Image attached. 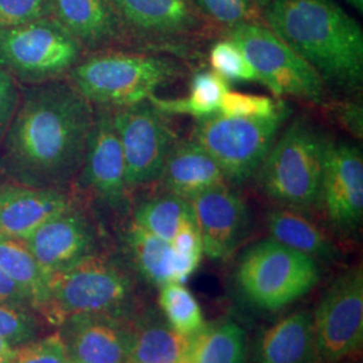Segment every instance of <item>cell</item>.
I'll return each mask as SVG.
<instances>
[{"mask_svg": "<svg viewBox=\"0 0 363 363\" xmlns=\"http://www.w3.org/2000/svg\"><path fill=\"white\" fill-rule=\"evenodd\" d=\"M94 115L73 86L46 84L27 91L3 139V163L30 187L55 189L82 169Z\"/></svg>", "mask_w": 363, "mask_h": 363, "instance_id": "obj_1", "label": "cell"}, {"mask_svg": "<svg viewBox=\"0 0 363 363\" xmlns=\"http://www.w3.org/2000/svg\"><path fill=\"white\" fill-rule=\"evenodd\" d=\"M261 21L325 84L346 91L362 88V27L335 0H272Z\"/></svg>", "mask_w": 363, "mask_h": 363, "instance_id": "obj_2", "label": "cell"}, {"mask_svg": "<svg viewBox=\"0 0 363 363\" xmlns=\"http://www.w3.org/2000/svg\"><path fill=\"white\" fill-rule=\"evenodd\" d=\"M328 138L306 118L283 130L253 177L259 191L279 206L308 211L318 208Z\"/></svg>", "mask_w": 363, "mask_h": 363, "instance_id": "obj_3", "label": "cell"}, {"mask_svg": "<svg viewBox=\"0 0 363 363\" xmlns=\"http://www.w3.org/2000/svg\"><path fill=\"white\" fill-rule=\"evenodd\" d=\"M184 73L183 64L167 55L105 52L81 61L70 70V77L89 103L116 109L147 101Z\"/></svg>", "mask_w": 363, "mask_h": 363, "instance_id": "obj_4", "label": "cell"}, {"mask_svg": "<svg viewBox=\"0 0 363 363\" xmlns=\"http://www.w3.org/2000/svg\"><path fill=\"white\" fill-rule=\"evenodd\" d=\"M319 280L316 259L271 237L247 247L235 271L241 294L249 303L267 311L292 304L311 292Z\"/></svg>", "mask_w": 363, "mask_h": 363, "instance_id": "obj_5", "label": "cell"}, {"mask_svg": "<svg viewBox=\"0 0 363 363\" xmlns=\"http://www.w3.org/2000/svg\"><path fill=\"white\" fill-rule=\"evenodd\" d=\"M291 112L286 106L268 118L216 113L198 118L191 139L217 162L229 184L240 186L256 175Z\"/></svg>", "mask_w": 363, "mask_h": 363, "instance_id": "obj_6", "label": "cell"}, {"mask_svg": "<svg viewBox=\"0 0 363 363\" xmlns=\"http://www.w3.org/2000/svg\"><path fill=\"white\" fill-rule=\"evenodd\" d=\"M50 296L42 315L52 325H64L79 315L113 313L130 298L128 276L96 255L50 276Z\"/></svg>", "mask_w": 363, "mask_h": 363, "instance_id": "obj_7", "label": "cell"}, {"mask_svg": "<svg viewBox=\"0 0 363 363\" xmlns=\"http://www.w3.org/2000/svg\"><path fill=\"white\" fill-rule=\"evenodd\" d=\"M223 37L241 49L256 70L259 84L276 97H292L313 104L325 103V81L262 21L232 27L223 33Z\"/></svg>", "mask_w": 363, "mask_h": 363, "instance_id": "obj_8", "label": "cell"}, {"mask_svg": "<svg viewBox=\"0 0 363 363\" xmlns=\"http://www.w3.org/2000/svg\"><path fill=\"white\" fill-rule=\"evenodd\" d=\"M82 45L52 16L0 27V67L11 76L50 79L81 62Z\"/></svg>", "mask_w": 363, "mask_h": 363, "instance_id": "obj_9", "label": "cell"}, {"mask_svg": "<svg viewBox=\"0 0 363 363\" xmlns=\"http://www.w3.org/2000/svg\"><path fill=\"white\" fill-rule=\"evenodd\" d=\"M125 162L128 190L159 181L178 136L169 116L148 100L112 111Z\"/></svg>", "mask_w": 363, "mask_h": 363, "instance_id": "obj_10", "label": "cell"}, {"mask_svg": "<svg viewBox=\"0 0 363 363\" xmlns=\"http://www.w3.org/2000/svg\"><path fill=\"white\" fill-rule=\"evenodd\" d=\"M323 363H337L362 347L363 272L355 267L337 276L312 315Z\"/></svg>", "mask_w": 363, "mask_h": 363, "instance_id": "obj_11", "label": "cell"}, {"mask_svg": "<svg viewBox=\"0 0 363 363\" xmlns=\"http://www.w3.org/2000/svg\"><path fill=\"white\" fill-rule=\"evenodd\" d=\"M318 206L340 233H352L362 225L363 155L359 147L328 139Z\"/></svg>", "mask_w": 363, "mask_h": 363, "instance_id": "obj_12", "label": "cell"}, {"mask_svg": "<svg viewBox=\"0 0 363 363\" xmlns=\"http://www.w3.org/2000/svg\"><path fill=\"white\" fill-rule=\"evenodd\" d=\"M202 238L203 255L220 261L233 256L250 232V210L229 183L214 186L190 199Z\"/></svg>", "mask_w": 363, "mask_h": 363, "instance_id": "obj_13", "label": "cell"}, {"mask_svg": "<svg viewBox=\"0 0 363 363\" xmlns=\"http://www.w3.org/2000/svg\"><path fill=\"white\" fill-rule=\"evenodd\" d=\"M124 30L152 43L199 37L208 23L190 0H109Z\"/></svg>", "mask_w": 363, "mask_h": 363, "instance_id": "obj_14", "label": "cell"}, {"mask_svg": "<svg viewBox=\"0 0 363 363\" xmlns=\"http://www.w3.org/2000/svg\"><path fill=\"white\" fill-rule=\"evenodd\" d=\"M79 174L85 184L106 203L118 206L124 202L128 193L125 162L111 111L94 116Z\"/></svg>", "mask_w": 363, "mask_h": 363, "instance_id": "obj_15", "label": "cell"}, {"mask_svg": "<svg viewBox=\"0 0 363 363\" xmlns=\"http://www.w3.org/2000/svg\"><path fill=\"white\" fill-rule=\"evenodd\" d=\"M69 359L76 363H127L133 328L113 313L79 315L66 320Z\"/></svg>", "mask_w": 363, "mask_h": 363, "instance_id": "obj_16", "label": "cell"}, {"mask_svg": "<svg viewBox=\"0 0 363 363\" xmlns=\"http://www.w3.org/2000/svg\"><path fill=\"white\" fill-rule=\"evenodd\" d=\"M25 244L52 276L91 255L94 235L89 222L73 208L40 225Z\"/></svg>", "mask_w": 363, "mask_h": 363, "instance_id": "obj_17", "label": "cell"}, {"mask_svg": "<svg viewBox=\"0 0 363 363\" xmlns=\"http://www.w3.org/2000/svg\"><path fill=\"white\" fill-rule=\"evenodd\" d=\"M73 208L55 189L7 187L0 190V235L25 241L40 225Z\"/></svg>", "mask_w": 363, "mask_h": 363, "instance_id": "obj_18", "label": "cell"}, {"mask_svg": "<svg viewBox=\"0 0 363 363\" xmlns=\"http://www.w3.org/2000/svg\"><path fill=\"white\" fill-rule=\"evenodd\" d=\"M125 242L138 271L156 286L184 284L202 259L177 250L174 245L150 233L133 220L127 229Z\"/></svg>", "mask_w": 363, "mask_h": 363, "instance_id": "obj_19", "label": "cell"}, {"mask_svg": "<svg viewBox=\"0 0 363 363\" xmlns=\"http://www.w3.org/2000/svg\"><path fill=\"white\" fill-rule=\"evenodd\" d=\"M157 182L166 193L189 201L214 186L228 183L217 162L193 139L175 143Z\"/></svg>", "mask_w": 363, "mask_h": 363, "instance_id": "obj_20", "label": "cell"}, {"mask_svg": "<svg viewBox=\"0 0 363 363\" xmlns=\"http://www.w3.org/2000/svg\"><path fill=\"white\" fill-rule=\"evenodd\" d=\"M50 16L82 48L111 45L123 38L125 31L109 0H50Z\"/></svg>", "mask_w": 363, "mask_h": 363, "instance_id": "obj_21", "label": "cell"}, {"mask_svg": "<svg viewBox=\"0 0 363 363\" xmlns=\"http://www.w3.org/2000/svg\"><path fill=\"white\" fill-rule=\"evenodd\" d=\"M257 363H323L311 312H292L268 327L257 345Z\"/></svg>", "mask_w": 363, "mask_h": 363, "instance_id": "obj_22", "label": "cell"}, {"mask_svg": "<svg viewBox=\"0 0 363 363\" xmlns=\"http://www.w3.org/2000/svg\"><path fill=\"white\" fill-rule=\"evenodd\" d=\"M267 228L271 238L316 261H331L337 257L335 244L301 211L279 205L269 208Z\"/></svg>", "mask_w": 363, "mask_h": 363, "instance_id": "obj_23", "label": "cell"}, {"mask_svg": "<svg viewBox=\"0 0 363 363\" xmlns=\"http://www.w3.org/2000/svg\"><path fill=\"white\" fill-rule=\"evenodd\" d=\"M0 269L23 291L31 307L42 313L50 296V276L42 269L25 241L0 235Z\"/></svg>", "mask_w": 363, "mask_h": 363, "instance_id": "obj_24", "label": "cell"}, {"mask_svg": "<svg viewBox=\"0 0 363 363\" xmlns=\"http://www.w3.org/2000/svg\"><path fill=\"white\" fill-rule=\"evenodd\" d=\"M132 220L169 244L182 234L198 229L191 202L169 193L144 201L135 210Z\"/></svg>", "mask_w": 363, "mask_h": 363, "instance_id": "obj_25", "label": "cell"}, {"mask_svg": "<svg viewBox=\"0 0 363 363\" xmlns=\"http://www.w3.org/2000/svg\"><path fill=\"white\" fill-rule=\"evenodd\" d=\"M229 91V82L214 70L196 73L191 79L190 94L179 99H162L152 94L148 101L167 116L187 115L196 118L218 113L220 100Z\"/></svg>", "mask_w": 363, "mask_h": 363, "instance_id": "obj_26", "label": "cell"}, {"mask_svg": "<svg viewBox=\"0 0 363 363\" xmlns=\"http://www.w3.org/2000/svg\"><path fill=\"white\" fill-rule=\"evenodd\" d=\"M193 363L247 362V335L232 320L210 323L193 337L190 349Z\"/></svg>", "mask_w": 363, "mask_h": 363, "instance_id": "obj_27", "label": "cell"}, {"mask_svg": "<svg viewBox=\"0 0 363 363\" xmlns=\"http://www.w3.org/2000/svg\"><path fill=\"white\" fill-rule=\"evenodd\" d=\"M193 337L182 335L169 325L148 323L133 330L127 363H167L187 355Z\"/></svg>", "mask_w": 363, "mask_h": 363, "instance_id": "obj_28", "label": "cell"}, {"mask_svg": "<svg viewBox=\"0 0 363 363\" xmlns=\"http://www.w3.org/2000/svg\"><path fill=\"white\" fill-rule=\"evenodd\" d=\"M159 306L167 325L182 335L194 337L206 325L198 300L181 283L160 286Z\"/></svg>", "mask_w": 363, "mask_h": 363, "instance_id": "obj_29", "label": "cell"}, {"mask_svg": "<svg viewBox=\"0 0 363 363\" xmlns=\"http://www.w3.org/2000/svg\"><path fill=\"white\" fill-rule=\"evenodd\" d=\"M208 25L222 27L223 33L232 27L259 22L262 10L253 0H190Z\"/></svg>", "mask_w": 363, "mask_h": 363, "instance_id": "obj_30", "label": "cell"}, {"mask_svg": "<svg viewBox=\"0 0 363 363\" xmlns=\"http://www.w3.org/2000/svg\"><path fill=\"white\" fill-rule=\"evenodd\" d=\"M208 61L211 69L228 82H259L256 70L230 39L223 37L216 42L208 52Z\"/></svg>", "mask_w": 363, "mask_h": 363, "instance_id": "obj_31", "label": "cell"}, {"mask_svg": "<svg viewBox=\"0 0 363 363\" xmlns=\"http://www.w3.org/2000/svg\"><path fill=\"white\" fill-rule=\"evenodd\" d=\"M286 106V103L276 101L268 96L228 91L220 100L218 113L223 116L268 118L276 116Z\"/></svg>", "mask_w": 363, "mask_h": 363, "instance_id": "obj_32", "label": "cell"}, {"mask_svg": "<svg viewBox=\"0 0 363 363\" xmlns=\"http://www.w3.org/2000/svg\"><path fill=\"white\" fill-rule=\"evenodd\" d=\"M50 16V0H0V27L26 25Z\"/></svg>", "mask_w": 363, "mask_h": 363, "instance_id": "obj_33", "label": "cell"}, {"mask_svg": "<svg viewBox=\"0 0 363 363\" xmlns=\"http://www.w3.org/2000/svg\"><path fill=\"white\" fill-rule=\"evenodd\" d=\"M35 335V320L28 312L0 304V337L16 347L26 345Z\"/></svg>", "mask_w": 363, "mask_h": 363, "instance_id": "obj_34", "label": "cell"}, {"mask_svg": "<svg viewBox=\"0 0 363 363\" xmlns=\"http://www.w3.org/2000/svg\"><path fill=\"white\" fill-rule=\"evenodd\" d=\"M69 355L61 334H52L16 350L11 363H67Z\"/></svg>", "mask_w": 363, "mask_h": 363, "instance_id": "obj_35", "label": "cell"}, {"mask_svg": "<svg viewBox=\"0 0 363 363\" xmlns=\"http://www.w3.org/2000/svg\"><path fill=\"white\" fill-rule=\"evenodd\" d=\"M19 104V91L13 76L0 67V142L9 130Z\"/></svg>", "mask_w": 363, "mask_h": 363, "instance_id": "obj_36", "label": "cell"}, {"mask_svg": "<svg viewBox=\"0 0 363 363\" xmlns=\"http://www.w3.org/2000/svg\"><path fill=\"white\" fill-rule=\"evenodd\" d=\"M331 115L343 130L355 138H362L363 108L361 101H342L331 106Z\"/></svg>", "mask_w": 363, "mask_h": 363, "instance_id": "obj_37", "label": "cell"}, {"mask_svg": "<svg viewBox=\"0 0 363 363\" xmlns=\"http://www.w3.org/2000/svg\"><path fill=\"white\" fill-rule=\"evenodd\" d=\"M0 304L16 310L27 311L31 307L23 291L0 269Z\"/></svg>", "mask_w": 363, "mask_h": 363, "instance_id": "obj_38", "label": "cell"}, {"mask_svg": "<svg viewBox=\"0 0 363 363\" xmlns=\"http://www.w3.org/2000/svg\"><path fill=\"white\" fill-rule=\"evenodd\" d=\"M15 354H16V349L11 346L6 339L0 337V359L11 363L15 358Z\"/></svg>", "mask_w": 363, "mask_h": 363, "instance_id": "obj_39", "label": "cell"}, {"mask_svg": "<svg viewBox=\"0 0 363 363\" xmlns=\"http://www.w3.org/2000/svg\"><path fill=\"white\" fill-rule=\"evenodd\" d=\"M357 13H363V0H345Z\"/></svg>", "mask_w": 363, "mask_h": 363, "instance_id": "obj_40", "label": "cell"}, {"mask_svg": "<svg viewBox=\"0 0 363 363\" xmlns=\"http://www.w3.org/2000/svg\"><path fill=\"white\" fill-rule=\"evenodd\" d=\"M167 363H193L191 362V358H190V352L187 354V355H184V357H182V358H178V359H175V361H171V362Z\"/></svg>", "mask_w": 363, "mask_h": 363, "instance_id": "obj_41", "label": "cell"}, {"mask_svg": "<svg viewBox=\"0 0 363 363\" xmlns=\"http://www.w3.org/2000/svg\"><path fill=\"white\" fill-rule=\"evenodd\" d=\"M256 4H257V7L261 9V10H264L272 0H253Z\"/></svg>", "mask_w": 363, "mask_h": 363, "instance_id": "obj_42", "label": "cell"}, {"mask_svg": "<svg viewBox=\"0 0 363 363\" xmlns=\"http://www.w3.org/2000/svg\"><path fill=\"white\" fill-rule=\"evenodd\" d=\"M0 363H9V362H6V361H3V359H0Z\"/></svg>", "mask_w": 363, "mask_h": 363, "instance_id": "obj_43", "label": "cell"}, {"mask_svg": "<svg viewBox=\"0 0 363 363\" xmlns=\"http://www.w3.org/2000/svg\"><path fill=\"white\" fill-rule=\"evenodd\" d=\"M67 363H76V362H73V361H70V359H69V362Z\"/></svg>", "mask_w": 363, "mask_h": 363, "instance_id": "obj_44", "label": "cell"}]
</instances>
